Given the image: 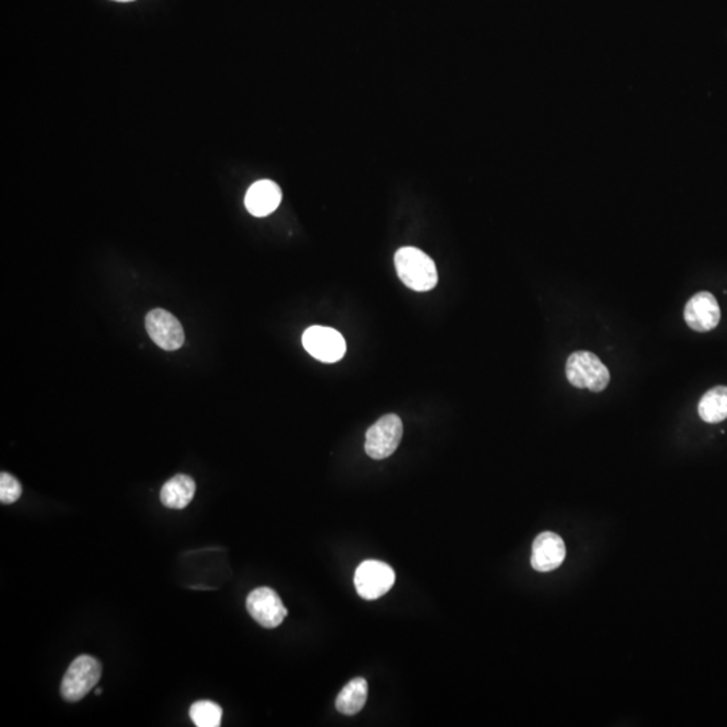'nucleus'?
Returning <instances> with one entry per match:
<instances>
[{"instance_id":"nucleus-1","label":"nucleus","mask_w":727,"mask_h":727,"mask_svg":"<svg viewBox=\"0 0 727 727\" xmlns=\"http://www.w3.org/2000/svg\"><path fill=\"white\" fill-rule=\"evenodd\" d=\"M395 267L400 281L414 292H430L438 284L435 263L427 253L418 248H400L395 253Z\"/></svg>"},{"instance_id":"nucleus-2","label":"nucleus","mask_w":727,"mask_h":727,"mask_svg":"<svg viewBox=\"0 0 727 727\" xmlns=\"http://www.w3.org/2000/svg\"><path fill=\"white\" fill-rule=\"evenodd\" d=\"M566 378L575 388L603 392L609 386L611 372L595 353L579 350L567 358Z\"/></svg>"},{"instance_id":"nucleus-3","label":"nucleus","mask_w":727,"mask_h":727,"mask_svg":"<svg viewBox=\"0 0 727 727\" xmlns=\"http://www.w3.org/2000/svg\"><path fill=\"white\" fill-rule=\"evenodd\" d=\"M103 668L93 656L81 655L73 660L61 683V695L67 702H78L99 683Z\"/></svg>"},{"instance_id":"nucleus-4","label":"nucleus","mask_w":727,"mask_h":727,"mask_svg":"<svg viewBox=\"0 0 727 727\" xmlns=\"http://www.w3.org/2000/svg\"><path fill=\"white\" fill-rule=\"evenodd\" d=\"M395 579L396 575L389 564L380 561H365L356 570V590L364 600H379L391 590Z\"/></svg>"},{"instance_id":"nucleus-5","label":"nucleus","mask_w":727,"mask_h":727,"mask_svg":"<svg viewBox=\"0 0 727 727\" xmlns=\"http://www.w3.org/2000/svg\"><path fill=\"white\" fill-rule=\"evenodd\" d=\"M403 436V422L397 415L380 418L365 435V451L373 459H388L396 451Z\"/></svg>"},{"instance_id":"nucleus-6","label":"nucleus","mask_w":727,"mask_h":727,"mask_svg":"<svg viewBox=\"0 0 727 727\" xmlns=\"http://www.w3.org/2000/svg\"><path fill=\"white\" fill-rule=\"evenodd\" d=\"M303 348L316 360L337 363L347 353V342L340 332L325 326H311L302 337Z\"/></svg>"},{"instance_id":"nucleus-7","label":"nucleus","mask_w":727,"mask_h":727,"mask_svg":"<svg viewBox=\"0 0 727 727\" xmlns=\"http://www.w3.org/2000/svg\"><path fill=\"white\" fill-rule=\"evenodd\" d=\"M247 611L259 625L267 629L279 627L289 613L278 593L269 587L255 588L250 593Z\"/></svg>"},{"instance_id":"nucleus-8","label":"nucleus","mask_w":727,"mask_h":727,"mask_svg":"<svg viewBox=\"0 0 727 727\" xmlns=\"http://www.w3.org/2000/svg\"><path fill=\"white\" fill-rule=\"evenodd\" d=\"M146 329L154 342L167 352L180 349L185 342L180 321L164 308H154L146 316Z\"/></svg>"},{"instance_id":"nucleus-9","label":"nucleus","mask_w":727,"mask_h":727,"mask_svg":"<svg viewBox=\"0 0 727 727\" xmlns=\"http://www.w3.org/2000/svg\"><path fill=\"white\" fill-rule=\"evenodd\" d=\"M684 320L692 331L700 332V333L715 329L721 321V308H719L715 297L707 292L695 294L686 303Z\"/></svg>"},{"instance_id":"nucleus-10","label":"nucleus","mask_w":727,"mask_h":727,"mask_svg":"<svg viewBox=\"0 0 727 727\" xmlns=\"http://www.w3.org/2000/svg\"><path fill=\"white\" fill-rule=\"evenodd\" d=\"M564 558H566V546L561 536L556 533H540L533 541L531 564L536 571H553L563 563Z\"/></svg>"},{"instance_id":"nucleus-11","label":"nucleus","mask_w":727,"mask_h":727,"mask_svg":"<svg viewBox=\"0 0 727 727\" xmlns=\"http://www.w3.org/2000/svg\"><path fill=\"white\" fill-rule=\"evenodd\" d=\"M282 190L274 180L255 182L245 195V208L255 217H266L281 205Z\"/></svg>"},{"instance_id":"nucleus-12","label":"nucleus","mask_w":727,"mask_h":727,"mask_svg":"<svg viewBox=\"0 0 727 727\" xmlns=\"http://www.w3.org/2000/svg\"><path fill=\"white\" fill-rule=\"evenodd\" d=\"M196 494V483L187 475H177L164 483L161 491V501L170 509H184L192 503Z\"/></svg>"},{"instance_id":"nucleus-13","label":"nucleus","mask_w":727,"mask_h":727,"mask_svg":"<svg viewBox=\"0 0 727 727\" xmlns=\"http://www.w3.org/2000/svg\"><path fill=\"white\" fill-rule=\"evenodd\" d=\"M368 683L363 677H356L340 691L336 707L344 715H355L363 710L367 703Z\"/></svg>"},{"instance_id":"nucleus-14","label":"nucleus","mask_w":727,"mask_h":727,"mask_svg":"<svg viewBox=\"0 0 727 727\" xmlns=\"http://www.w3.org/2000/svg\"><path fill=\"white\" fill-rule=\"evenodd\" d=\"M699 417L707 423H719L727 418V387L718 386L706 392L698 404Z\"/></svg>"},{"instance_id":"nucleus-15","label":"nucleus","mask_w":727,"mask_h":727,"mask_svg":"<svg viewBox=\"0 0 727 727\" xmlns=\"http://www.w3.org/2000/svg\"><path fill=\"white\" fill-rule=\"evenodd\" d=\"M189 715L197 727H219L222 708L212 700H198L190 707Z\"/></svg>"},{"instance_id":"nucleus-16","label":"nucleus","mask_w":727,"mask_h":727,"mask_svg":"<svg viewBox=\"0 0 727 727\" xmlns=\"http://www.w3.org/2000/svg\"><path fill=\"white\" fill-rule=\"evenodd\" d=\"M22 496V485L20 481L10 475V473L4 472L0 475V501L2 504H14L15 501Z\"/></svg>"},{"instance_id":"nucleus-17","label":"nucleus","mask_w":727,"mask_h":727,"mask_svg":"<svg viewBox=\"0 0 727 727\" xmlns=\"http://www.w3.org/2000/svg\"><path fill=\"white\" fill-rule=\"evenodd\" d=\"M115 2H122V4H127V2H133V0H115Z\"/></svg>"},{"instance_id":"nucleus-18","label":"nucleus","mask_w":727,"mask_h":727,"mask_svg":"<svg viewBox=\"0 0 727 727\" xmlns=\"http://www.w3.org/2000/svg\"><path fill=\"white\" fill-rule=\"evenodd\" d=\"M95 694L96 695H100L101 694V690H96Z\"/></svg>"}]
</instances>
